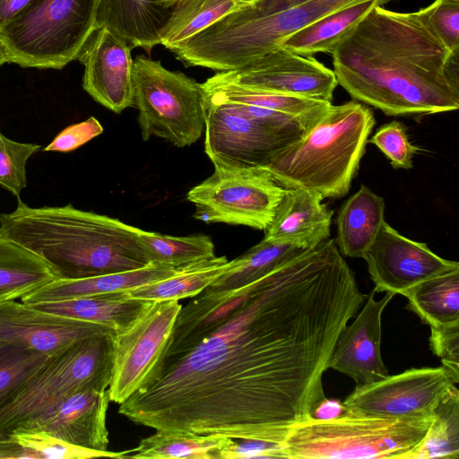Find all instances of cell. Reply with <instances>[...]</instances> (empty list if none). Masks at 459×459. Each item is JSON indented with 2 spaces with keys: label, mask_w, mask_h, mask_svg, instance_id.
<instances>
[{
  "label": "cell",
  "mask_w": 459,
  "mask_h": 459,
  "mask_svg": "<svg viewBox=\"0 0 459 459\" xmlns=\"http://www.w3.org/2000/svg\"><path fill=\"white\" fill-rule=\"evenodd\" d=\"M208 290L217 320L118 412L155 430L281 444L327 399L324 373L366 296L331 238L247 285Z\"/></svg>",
  "instance_id": "cell-1"
},
{
  "label": "cell",
  "mask_w": 459,
  "mask_h": 459,
  "mask_svg": "<svg viewBox=\"0 0 459 459\" xmlns=\"http://www.w3.org/2000/svg\"><path fill=\"white\" fill-rule=\"evenodd\" d=\"M434 8L373 7L331 53L338 84L387 116L458 109L459 50L438 33Z\"/></svg>",
  "instance_id": "cell-2"
},
{
  "label": "cell",
  "mask_w": 459,
  "mask_h": 459,
  "mask_svg": "<svg viewBox=\"0 0 459 459\" xmlns=\"http://www.w3.org/2000/svg\"><path fill=\"white\" fill-rule=\"evenodd\" d=\"M17 199L13 212L0 214V235L40 256L61 279L131 271L152 263L140 228L72 204L30 207Z\"/></svg>",
  "instance_id": "cell-3"
},
{
  "label": "cell",
  "mask_w": 459,
  "mask_h": 459,
  "mask_svg": "<svg viewBox=\"0 0 459 459\" xmlns=\"http://www.w3.org/2000/svg\"><path fill=\"white\" fill-rule=\"evenodd\" d=\"M376 119L357 100L331 105L299 139L264 167L284 188H305L324 198L348 194Z\"/></svg>",
  "instance_id": "cell-4"
},
{
  "label": "cell",
  "mask_w": 459,
  "mask_h": 459,
  "mask_svg": "<svg viewBox=\"0 0 459 459\" xmlns=\"http://www.w3.org/2000/svg\"><path fill=\"white\" fill-rule=\"evenodd\" d=\"M430 418L397 419L345 411L294 425L281 443V458L406 459L422 441Z\"/></svg>",
  "instance_id": "cell-5"
},
{
  "label": "cell",
  "mask_w": 459,
  "mask_h": 459,
  "mask_svg": "<svg viewBox=\"0 0 459 459\" xmlns=\"http://www.w3.org/2000/svg\"><path fill=\"white\" fill-rule=\"evenodd\" d=\"M363 1L368 0H307L271 14L259 12L251 2L243 3L197 33L195 51L205 68L218 72L241 68L280 48L290 34Z\"/></svg>",
  "instance_id": "cell-6"
},
{
  "label": "cell",
  "mask_w": 459,
  "mask_h": 459,
  "mask_svg": "<svg viewBox=\"0 0 459 459\" xmlns=\"http://www.w3.org/2000/svg\"><path fill=\"white\" fill-rule=\"evenodd\" d=\"M115 332L74 342L48 360L0 404V440L84 389L106 390L112 374Z\"/></svg>",
  "instance_id": "cell-7"
},
{
  "label": "cell",
  "mask_w": 459,
  "mask_h": 459,
  "mask_svg": "<svg viewBox=\"0 0 459 459\" xmlns=\"http://www.w3.org/2000/svg\"><path fill=\"white\" fill-rule=\"evenodd\" d=\"M97 0H34L0 30L10 63L61 69L97 30Z\"/></svg>",
  "instance_id": "cell-8"
},
{
  "label": "cell",
  "mask_w": 459,
  "mask_h": 459,
  "mask_svg": "<svg viewBox=\"0 0 459 459\" xmlns=\"http://www.w3.org/2000/svg\"><path fill=\"white\" fill-rule=\"evenodd\" d=\"M133 90L143 141L155 136L183 148L201 138L205 124L202 83L167 69L160 60L137 56L133 62Z\"/></svg>",
  "instance_id": "cell-9"
},
{
  "label": "cell",
  "mask_w": 459,
  "mask_h": 459,
  "mask_svg": "<svg viewBox=\"0 0 459 459\" xmlns=\"http://www.w3.org/2000/svg\"><path fill=\"white\" fill-rule=\"evenodd\" d=\"M285 192L264 168L214 169L209 178L188 191L186 198L194 204V218L198 221L264 230Z\"/></svg>",
  "instance_id": "cell-10"
},
{
  "label": "cell",
  "mask_w": 459,
  "mask_h": 459,
  "mask_svg": "<svg viewBox=\"0 0 459 459\" xmlns=\"http://www.w3.org/2000/svg\"><path fill=\"white\" fill-rule=\"evenodd\" d=\"M181 307L179 300L152 301L127 328L115 333L110 402L121 404L154 380Z\"/></svg>",
  "instance_id": "cell-11"
},
{
  "label": "cell",
  "mask_w": 459,
  "mask_h": 459,
  "mask_svg": "<svg viewBox=\"0 0 459 459\" xmlns=\"http://www.w3.org/2000/svg\"><path fill=\"white\" fill-rule=\"evenodd\" d=\"M459 382L444 366L410 368L368 385H359L344 399L350 411L366 415L410 419L430 418L434 408Z\"/></svg>",
  "instance_id": "cell-12"
},
{
  "label": "cell",
  "mask_w": 459,
  "mask_h": 459,
  "mask_svg": "<svg viewBox=\"0 0 459 459\" xmlns=\"http://www.w3.org/2000/svg\"><path fill=\"white\" fill-rule=\"evenodd\" d=\"M204 152L214 169L264 168L293 140L205 99Z\"/></svg>",
  "instance_id": "cell-13"
},
{
  "label": "cell",
  "mask_w": 459,
  "mask_h": 459,
  "mask_svg": "<svg viewBox=\"0 0 459 459\" xmlns=\"http://www.w3.org/2000/svg\"><path fill=\"white\" fill-rule=\"evenodd\" d=\"M214 76L252 89L329 102L338 85L333 71L315 57L281 47L246 66L218 72Z\"/></svg>",
  "instance_id": "cell-14"
},
{
  "label": "cell",
  "mask_w": 459,
  "mask_h": 459,
  "mask_svg": "<svg viewBox=\"0 0 459 459\" xmlns=\"http://www.w3.org/2000/svg\"><path fill=\"white\" fill-rule=\"evenodd\" d=\"M363 259L377 292L404 294L420 282L459 269L430 250L426 243L401 235L385 221Z\"/></svg>",
  "instance_id": "cell-15"
},
{
  "label": "cell",
  "mask_w": 459,
  "mask_h": 459,
  "mask_svg": "<svg viewBox=\"0 0 459 459\" xmlns=\"http://www.w3.org/2000/svg\"><path fill=\"white\" fill-rule=\"evenodd\" d=\"M132 48L106 27L88 39L77 59L83 65L82 87L115 113L134 106Z\"/></svg>",
  "instance_id": "cell-16"
},
{
  "label": "cell",
  "mask_w": 459,
  "mask_h": 459,
  "mask_svg": "<svg viewBox=\"0 0 459 459\" xmlns=\"http://www.w3.org/2000/svg\"><path fill=\"white\" fill-rule=\"evenodd\" d=\"M114 332L101 325L38 309L22 301L0 303V345L19 344L48 356L74 342Z\"/></svg>",
  "instance_id": "cell-17"
},
{
  "label": "cell",
  "mask_w": 459,
  "mask_h": 459,
  "mask_svg": "<svg viewBox=\"0 0 459 459\" xmlns=\"http://www.w3.org/2000/svg\"><path fill=\"white\" fill-rule=\"evenodd\" d=\"M375 288L356 319L339 334L328 367L349 376L357 384L368 385L389 376L381 355L382 314L394 296L376 299Z\"/></svg>",
  "instance_id": "cell-18"
},
{
  "label": "cell",
  "mask_w": 459,
  "mask_h": 459,
  "mask_svg": "<svg viewBox=\"0 0 459 459\" xmlns=\"http://www.w3.org/2000/svg\"><path fill=\"white\" fill-rule=\"evenodd\" d=\"M109 402L108 389L77 391L17 432L44 431L76 446L106 451Z\"/></svg>",
  "instance_id": "cell-19"
},
{
  "label": "cell",
  "mask_w": 459,
  "mask_h": 459,
  "mask_svg": "<svg viewBox=\"0 0 459 459\" xmlns=\"http://www.w3.org/2000/svg\"><path fill=\"white\" fill-rule=\"evenodd\" d=\"M317 192L305 188L287 189L264 238L311 248L329 238L333 212L322 203Z\"/></svg>",
  "instance_id": "cell-20"
},
{
  "label": "cell",
  "mask_w": 459,
  "mask_h": 459,
  "mask_svg": "<svg viewBox=\"0 0 459 459\" xmlns=\"http://www.w3.org/2000/svg\"><path fill=\"white\" fill-rule=\"evenodd\" d=\"M173 7L166 0H97L96 28L106 27L132 48L150 53L160 45Z\"/></svg>",
  "instance_id": "cell-21"
},
{
  "label": "cell",
  "mask_w": 459,
  "mask_h": 459,
  "mask_svg": "<svg viewBox=\"0 0 459 459\" xmlns=\"http://www.w3.org/2000/svg\"><path fill=\"white\" fill-rule=\"evenodd\" d=\"M178 268L152 262L144 267L81 279H56L21 299L26 304L55 302L83 296L126 291L173 274Z\"/></svg>",
  "instance_id": "cell-22"
},
{
  "label": "cell",
  "mask_w": 459,
  "mask_h": 459,
  "mask_svg": "<svg viewBox=\"0 0 459 459\" xmlns=\"http://www.w3.org/2000/svg\"><path fill=\"white\" fill-rule=\"evenodd\" d=\"M385 209L384 199L364 185L342 204L334 240L342 255L363 258L385 221Z\"/></svg>",
  "instance_id": "cell-23"
},
{
  "label": "cell",
  "mask_w": 459,
  "mask_h": 459,
  "mask_svg": "<svg viewBox=\"0 0 459 459\" xmlns=\"http://www.w3.org/2000/svg\"><path fill=\"white\" fill-rule=\"evenodd\" d=\"M151 302L132 298L126 291H118L29 305L43 311L101 325L115 333H120Z\"/></svg>",
  "instance_id": "cell-24"
},
{
  "label": "cell",
  "mask_w": 459,
  "mask_h": 459,
  "mask_svg": "<svg viewBox=\"0 0 459 459\" xmlns=\"http://www.w3.org/2000/svg\"><path fill=\"white\" fill-rule=\"evenodd\" d=\"M205 98L212 102H235L283 112L312 127L332 102L248 88L214 75L204 83Z\"/></svg>",
  "instance_id": "cell-25"
},
{
  "label": "cell",
  "mask_w": 459,
  "mask_h": 459,
  "mask_svg": "<svg viewBox=\"0 0 459 459\" xmlns=\"http://www.w3.org/2000/svg\"><path fill=\"white\" fill-rule=\"evenodd\" d=\"M385 0H368L328 14L285 38L281 47L303 56L332 53L339 41L376 5Z\"/></svg>",
  "instance_id": "cell-26"
},
{
  "label": "cell",
  "mask_w": 459,
  "mask_h": 459,
  "mask_svg": "<svg viewBox=\"0 0 459 459\" xmlns=\"http://www.w3.org/2000/svg\"><path fill=\"white\" fill-rule=\"evenodd\" d=\"M58 278L40 256L0 235V303L21 299Z\"/></svg>",
  "instance_id": "cell-27"
},
{
  "label": "cell",
  "mask_w": 459,
  "mask_h": 459,
  "mask_svg": "<svg viewBox=\"0 0 459 459\" xmlns=\"http://www.w3.org/2000/svg\"><path fill=\"white\" fill-rule=\"evenodd\" d=\"M230 265L226 256H213L181 267L161 280L126 290L146 301L194 298L213 283Z\"/></svg>",
  "instance_id": "cell-28"
},
{
  "label": "cell",
  "mask_w": 459,
  "mask_h": 459,
  "mask_svg": "<svg viewBox=\"0 0 459 459\" xmlns=\"http://www.w3.org/2000/svg\"><path fill=\"white\" fill-rule=\"evenodd\" d=\"M235 439L217 435H199L175 430L156 429L139 445L127 450L124 458L218 459L219 453Z\"/></svg>",
  "instance_id": "cell-29"
},
{
  "label": "cell",
  "mask_w": 459,
  "mask_h": 459,
  "mask_svg": "<svg viewBox=\"0 0 459 459\" xmlns=\"http://www.w3.org/2000/svg\"><path fill=\"white\" fill-rule=\"evenodd\" d=\"M406 308L430 326L459 322V269L427 279L409 290Z\"/></svg>",
  "instance_id": "cell-30"
},
{
  "label": "cell",
  "mask_w": 459,
  "mask_h": 459,
  "mask_svg": "<svg viewBox=\"0 0 459 459\" xmlns=\"http://www.w3.org/2000/svg\"><path fill=\"white\" fill-rule=\"evenodd\" d=\"M304 250L289 243L264 238L243 255L231 260L230 267L206 289L221 291L247 285Z\"/></svg>",
  "instance_id": "cell-31"
},
{
  "label": "cell",
  "mask_w": 459,
  "mask_h": 459,
  "mask_svg": "<svg viewBox=\"0 0 459 459\" xmlns=\"http://www.w3.org/2000/svg\"><path fill=\"white\" fill-rule=\"evenodd\" d=\"M459 457V391L451 386L439 400L420 444L406 459Z\"/></svg>",
  "instance_id": "cell-32"
},
{
  "label": "cell",
  "mask_w": 459,
  "mask_h": 459,
  "mask_svg": "<svg viewBox=\"0 0 459 459\" xmlns=\"http://www.w3.org/2000/svg\"><path fill=\"white\" fill-rule=\"evenodd\" d=\"M240 4L238 0H178L162 30L160 45L171 50Z\"/></svg>",
  "instance_id": "cell-33"
},
{
  "label": "cell",
  "mask_w": 459,
  "mask_h": 459,
  "mask_svg": "<svg viewBox=\"0 0 459 459\" xmlns=\"http://www.w3.org/2000/svg\"><path fill=\"white\" fill-rule=\"evenodd\" d=\"M138 235L150 262L178 268L215 256L213 242L207 235L175 237L142 229Z\"/></svg>",
  "instance_id": "cell-34"
},
{
  "label": "cell",
  "mask_w": 459,
  "mask_h": 459,
  "mask_svg": "<svg viewBox=\"0 0 459 459\" xmlns=\"http://www.w3.org/2000/svg\"><path fill=\"white\" fill-rule=\"evenodd\" d=\"M48 357L19 344L0 345V404L14 394Z\"/></svg>",
  "instance_id": "cell-35"
},
{
  "label": "cell",
  "mask_w": 459,
  "mask_h": 459,
  "mask_svg": "<svg viewBox=\"0 0 459 459\" xmlns=\"http://www.w3.org/2000/svg\"><path fill=\"white\" fill-rule=\"evenodd\" d=\"M19 444L30 450L37 459H87L108 457L123 459L126 451H100L76 446L44 431H21L13 434Z\"/></svg>",
  "instance_id": "cell-36"
},
{
  "label": "cell",
  "mask_w": 459,
  "mask_h": 459,
  "mask_svg": "<svg viewBox=\"0 0 459 459\" xmlns=\"http://www.w3.org/2000/svg\"><path fill=\"white\" fill-rule=\"evenodd\" d=\"M40 147L16 142L0 132V186L20 197L27 186L26 163Z\"/></svg>",
  "instance_id": "cell-37"
},
{
  "label": "cell",
  "mask_w": 459,
  "mask_h": 459,
  "mask_svg": "<svg viewBox=\"0 0 459 459\" xmlns=\"http://www.w3.org/2000/svg\"><path fill=\"white\" fill-rule=\"evenodd\" d=\"M368 142L384 153L393 168H412V158L418 148L409 141L406 127L400 121L393 120L381 126Z\"/></svg>",
  "instance_id": "cell-38"
},
{
  "label": "cell",
  "mask_w": 459,
  "mask_h": 459,
  "mask_svg": "<svg viewBox=\"0 0 459 459\" xmlns=\"http://www.w3.org/2000/svg\"><path fill=\"white\" fill-rule=\"evenodd\" d=\"M429 348L442 366L459 377V322L430 326Z\"/></svg>",
  "instance_id": "cell-39"
},
{
  "label": "cell",
  "mask_w": 459,
  "mask_h": 459,
  "mask_svg": "<svg viewBox=\"0 0 459 459\" xmlns=\"http://www.w3.org/2000/svg\"><path fill=\"white\" fill-rule=\"evenodd\" d=\"M103 126L94 117L74 124L61 131L43 150L45 152H67L74 151L100 135Z\"/></svg>",
  "instance_id": "cell-40"
},
{
  "label": "cell",
  "mask_w": 459,
  "mask_h": 459,
  "mask_svg": "<svg viewBox=\"0 0 459 459\" xmlns=\"http://www.w3.org/2000/svg\"><path fill=\"white\" fill-rule=\"evenodd\" d=\"M432 18L444 39L452 48L459 50V0H435Z\"/></svg>",
  "instance_id": "cell-41"
},
{
  "label": "cell",
  "mask_w": 459,
  "mask_h": 459,
  "mask_svg": "<svg viewBox=\"0 0 459 459\" xmlns=\"http://www.w3.org/2000/svg\"><path fill=\"white\" fill-rule=\"evenodd\" d=\"M241 458H281V444L258 439L234 440L218 455V459Z\"/></svg>",
  "instance_id": "cell-42"
},
{
  "label": "cell",
  "mask_w": 459,
  "mask_h": 459,
  "mask_svg": "<svg viewBox=\"0 0 459 459\" xmlns=\"http://www.w3.org/2000/svg\"><path fill=\"white\" fill-rule=\"evenodd\" d=\"M34 0H0V30L8 24Z\"/></svg>",
  "instance_id": "cell-43"
},
{
  "label": "cell",
  "mask_w": 459,
  "mask_h": 459,
  "mask_svg": "<svg viewBox=\"0 0 459 459\" xmlns=\"http://www.w3.org/2000/svg\"><path fill=\"white\" fill-rule=\"evenodd\" d=\"M37 459L29 449L19 444L14 438L0 440V459Z\"/></svg>",
  "instance_id": "cell-44"
},
{
  "label": "cell",
  "mask_w": 459,
  "mask_h": 459,
  "mask_svg": "<svg viewBox=\"0 0 459 459\" xmlns=\"http://www.w3.org/2000/svg\"><path fill=\"white\" fill-rule=\"evenodd\" d=\"M307 0H253L255 7L264 14H271L290 9Z\"/></svg>",
  "instance_id": "cell-45"
},
{
  "label": "cell",
  "mask_w": 459,
  "mask_h": 459,
  "mask_svg": "<svg viewBox=\"0 0 459 459\" xmlns=\"http://www.w3.org/2000/svg\"><path fill=\"white\" fill-rule=\"evenodd\" d=\"M345 411L342 403L326 399L314 411L312 418L326 419L340 415Z\"/></svg>",
  "instance_id": "cell-46"
},
{
  "label": "cell",
  "mask_w": 459,
  "mask_h": 459,
  "mask_svg": "<svg viewBox=\"0 0 459 459\" xmlns=\"http://www.w3.org/2000/svg\"><path fill=\"white\" fill-rule=\"evenodd\" d=\"M5 63H10L9 56L0 40V66H2Z\"/></svg>",
  "instance_id": "cell-47"
},
{
  "label": "cell",
  "mask_w": 459,
  "mask_h": 459,
  "mask_svg": "<svg viewBox=\"0 0 459 459\" xmlns=\"http://www.w3.org/2000/svg\"><path fill=\"white\" fill-rule=\"evenodd\" d=\"M168 1L170 4L174 5L178 0H166Z\"/></svg>",
  "instance_id": "cell-48"
},
{
  "label": "cell",
  "mask_w": 459,
  "mask_h": 459,
  "mask_svg": "<svg viewBox=\"0 0 459 459\" xmlns=\"http://www.w3.org/2000/svg\"><path fill=\"white\" fill-rule=\"evenodd\" d=\"M241 4L243 3H247V2H250V1H253V0H238Z\"/></svg>",
  "instance_id": "cell-49"
}]
</instances>
